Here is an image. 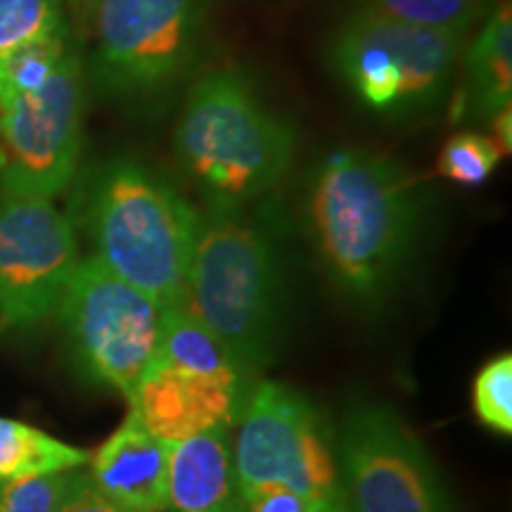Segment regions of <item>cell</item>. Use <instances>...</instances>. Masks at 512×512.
Masks as SVG:
<instances>
[{
  "label": "cell",
  "instance_id": "6da1fadb",
  "mask_svg": "<svg viewBox=\"0 0 512 512\" xmlns=\"http://www.w3.org/2000/svg\"><path fill=\"white\" fill-rule=\"evenodd\" d=\"M306 228L330 280L356 302L387 297L420 230L418 181L394 159L337 150L313 171Z\"/></svg>",
  "mask_w": 512,
  "mask_h": 512
},
{
  "label": "cell",
  "instance_id": "7a4b0ae2",
  "mask_svg": "<svg viewBox=\"0 0 512 512\" xmlns=\"http://www.w3.org/2000/svg\"><path fill=\"white\" fill-rule=\"evenodd\" d=\"M81 223L107 271L159 309L183 302L200 214L169 181L133 159H112L83 190Z\"/></svg>",
  "mask_w": 512,
  "mask_h": 512
},
{
  "label": "cell",
  "instance_id": "3957f363",
  "mask_svg": "<svg viewBox=\"0 0 512 512\" xmlns=\"http://www.w3.org/2000/svg\"><path fill=\"white\" fill-rule=\"evenodd\" d=\"M183 304L249 375L268 366L285 320L283 266L271 230L242 209L209 207L200 216Z\"/></svg>",
  "mask_w": 512,
  "mask_h": 512
},
{
  "label": "cell",
  "instance_id": "277c9868",
  "mask_svg": "<svg viewBox=\"0 0 512 512\" xmlns=\"http://www.w3.org/2000/svg\"><path fill=\"white\" fill-rule=\"evenodd\" d=\"M174 150L211 207L242 209L290 171L297 133L268 110L245 74L216 69L190 88Z\"/></svg>",
  "mask_w": 512,
  "mask_h": 512
},
{
  "label": "cell",
  "instance_id": "5b68a950",
  "mask_svg": "<svg viewBox=\"0 0 512 512\" xmlns=\"http://www.w3.org/2000/svg\"><path fill=\"white\" fill-rule=\"evenodd\" d=\"M465 38L354 12L332 36L328 60L332 74L370 112L408 119L444 102Z\"/></svg>",
  "mask_w": 512,
  "mask_h": 512
},
{
  "label": "cell",
  "instance_id": "8992f818",
  "mask_svg": "<svg viewBox=\"0 0 512 512\" xmlns=\"http://www.w3.org/2000/svg\"><path fill=\"white\" fill-rule=\"evenodd\" d=\"M233 446L242 501L264 486H283L323 512H347L335 437L328 418L304 394L278 382L249 389Z\"/></svg>",
  "mask_w": 512,
  "mask_h": 512
},
{
  "label": "cell",
  "instance_id": "52a82bcc",
  "mask_svg": "<svg viewBox=\"0 0 512 512\" xmlns=\"http://www.w3.org/2000/svg\"><path fill=\"white\" fill-rule=\"evenodd\" d=\"M93 76L102 93L155 100L200 60L204 0H91Z\"/></svg>",
  "mask_w": 512,
  "mask_h": 512
},
{
  "label": "cell",
  "instance_id": "ba28073f",
  "mask_svg": "<svg viewBox=\"0 0 512 512\" xmlns=\"http://www.w3.org/2000/svg\"><path fill=\"white\" fill-rule=\"evenodd\" d=\"M159 313L147 294L81 259L57 309L69 356L83 380L131 394L157 358Z\"/></svg>",
  "mask_w": 512,
  "mask_h": 512
},
{
  "label": "cell",
  "instance_id": "9c48e42d",
  "mask_svg": "<svg viewBox=\"0 0 512 512\" xmlns=\"http://www.w3.org/2000/svg\"><path fill=\"white\" fill-rule=\"evenodd\" d=\"M83 72L69 50L46 86L0 100V195L53 200L79 169Z\"/></svg>",
  "mask_w": 512,
  "mask_h": 512
},
{
  "label": "cell",
  "instance_id": "30bf717a",
  "mask_svg": "<svg viewBox=\"0 0 512 512\" xmlns=\"http://www.w3.org/2000/svg\"><path fill=\"white\" fill-rule=\"evenodd\" d=\"M337 456L347 512H453L425 446L389 406H351Z\"/></svg>",
  "mask_w": 512,
  "mask_h": 512
},
{
  "label": "cell",
  "instance_id": "8fae6325",
  "mask_svg": "<svg viewBox=\"0 0 512 512\" xmlns=\"http://www.w3.org/2000/svg\"><path fill=\"white\" fill-rule=\"evenodd\" d=\"M79 261L74 221L53 200L0 195V323L57 316Z\"/></svg>",
  "mask_w": 512,
  "mask_h": 512
},
{
  "label": "cell",
  "instance_id": "7c38bea8",
  "mask_svg": "<svg viewBox=\"0 0 512 512\" xmlns=\"http://www.w3.org/2000/svg\"><path fill=\"white\" fill-rule=\"evenodd\" d=\"M131 415L152 437L181 441L240 418L247 394L211 377L155 361L131 394Z\"/></svg>",
  "mask_w": 512,
  "mask_h": 512
},
{
  "label": "cell",
  "instance_id": "4fadbf2b",
  "mask_svg": "<svg viewBox=\"0 0 512 512\" xmlns=\"http://www.w3.org/2000/svg\"><path fill=\"white\" fill-rule=\"evenodd\" d=\"M88 463L95 489L121 510L164 512L169 444L152 437L131 413Z\"/></svg>",
  "mask_w": 512,
  "mask_h": 512
},
{
  "label": "cell",
  "instance_id": "5bb4252c",
  "mask_svg": "<svg viewBox=\"0 0 512 512\" xmlns=\"http://www.w3.org/2000/svg\"><path fill=\"white\" fill-rule=\"evenodd\" d=\"M228 427L171 441L166 512H245Z\"/></svg>",
  "mask_w": 512,
  "mask_h": 512
},
{
  "label": "cell",
  "instance_id": "9a60e30c",
  "mask_svg": "<svg viewBox=\"0 0 512 512\" xmlns=\"http://www.w3.org/2000/svg\"><path fill=\"white\" fill-rule=\"evenodd\" d=\"M465 91L453 107L456 119L491 121L512 100L510 0H498L475 41L463 50Z\"/></svg>",
  "mask_w": 512,
  "mask_h": 512
},
{
  "label": "cell",
  "instance_id": "2e32d148",
  "mask_svg": "<svg viewBox=\"0 0 512 512\" xmlns=\"http://www.w3.org/2000/svg\"><path fill=\"white\" fill-rule=\"evenodd\" d=\"M155 361L211 377L249 394L252 382L245 368L235 361L226 344L211 332L188 306L171 304L159 313V342Z\"/></svg>",
  "mask_w": 512,
  "mask_h": 512
},
{
  "label": "cell",
  "instance_id": "e0dca14e",
  "mask_svg": "<svg viewBox=\"0 0 512 512\" xmlns=\"http://www.w3.org/2000/svg\"><path fill=\"white\" fill-rule=\"evenodd\" d=\"M91 453L27 422L0 418V484L12 479L81 470Z\"/></svg>",
  "mask_w": 512,
  "mask_h": 512
},
{
  "label": "cell",
  "instance_id": "ac0fdd59",
  "mask_svg": "<svg viewBox=\"0 0 512 512\" xmlns=\"http://www.w3.org/2000/svg\"><path fill=\"white\" fill-rule=\"evenodd\" d=\"M498 0H358L356 12L467 36Z\"/></svg>",
  "mask_w": 512,
  "mask_h": 512
},
{
  "label": "cell",
  "instance_id": "d6986e66",
  "mask_svg": "<svg viewBox=\"0 0 512 512\" xmlns=\"http://www.w3.org/2000/svg\"><path fill=\"white\" fill-rule=\"evenodd\" d=\"M67 53V38L60 34L0 57V100L34 93L46 86Z\"/></svg>",
  "mask_w": 512,
  "mask_h": 512
},
{
  "label": "cell",
  "instance_id": "ffe728a7",
  "mask_svg": "<svg viewBox=\"0 0 512 512\" xmlns=\"http://www.w3.org/2000/svg\"><path fill=\"white\" fill-rule=\"evenodd\" d=\"M501 159V145L491 136L477 131H458L441 147L437 171L439 176L465 188H479L494 176Z\"/></svg>",
  "mask_w": 512,
  "mask_h": 512
},
{
  "label": "cell",
  "instance_id": "44dd1931",
  "mask_svg": "<svg viewBox=\"0 0 512 512\" xmlns=\"http://www.w3.org/2000/svg\"><path fill=\"white\" fill-rule=\"evenodd\" d=\"M60 34L62 0H0V57Z\"/></svg>",
  "mask_w": 512,
  "mask_h": 512
},
{
  "label": "cell",
  "instance_id": "7402d4cb",
  "mask_svg": "<svg viewBox=\"0 0 512 512\" xmlns=\"http://www.w3.org/2000/svg\"><path fill=\"white\" fill-rule=\"evenodd\" d=\"M472 408L491 432L512 434V356L491 358L472 384Z\"/></svg>",
  "mask_w": 512,
  "mask_h": 512
},
{
  "label": "cell",
  "instance_id": "603a6c76",
  "mask_svg": "<svg viewBox=\"0 0 512 512\" xmlns=\"http://www.w3.org/2000/svg\"><path fill=\"white\" fill-rule=\"evenodd\" d=\"M79 470L36 475L0 484V512H60Z\"/></svg>",
  "mask_w": 512,
  "mask_h": 512
},
{
  "label": "cell",
  "instance_id": "cb8c5ba5",
  "mask_svg": "<svg viewBox=\"0 0 512 512\" xmlns=\"http://www.w3.org/2000/svg\"><path fill=\"white\" fill-rule=\"evenodd\" d=\"M245 512H323L304 496L283 486H264L245 496Z\"/></svg>",
  "mask_w": 512,
  "mask_h": 512
},
{
  "label": "cell",
  "instance_id": "d4e9b609",
  "mask_svg": "<svg viewBox=\"0 0 512 512\" xmlns=\"http://www.w3.org/2000/svg\"><path fill=\"white\" fill-rule=\"evenodd\" d=\"M60 512H126L119 505H114L110 498H105L95 489L88 472L79 470V477L72 486V494L67 496V501L60 508Z\"/></svg>",
  "mask_w": 512,
  "mask_h": 512
},
{
  "label": "cell",
  "instance_id": "484cf974",
  "mask_svg": "<svg viewBox=\"0 0 512 512\" xmlns=\"http://www.w3.org/2000/svg\"><path fill=\"white\" fill-rule=\"evenodd\" d=\"M491 126H494L496 136L494 140L501 145L503 155H510V147H512V110L505 107L503 112H498L494 119H491Z\"/></svg>",
  "mask_w": 512,
  "mask_h": 512
},
{
  "label": "cell",
  "instance_id": "4316f807",
  "mask_svg": "<svg viewBox=\"0 0 512 512\" xmlns=\"http://www.w3.org/2000/svg\"><path fill=\"white\" fill-rule=\"evenodd\" d=\"M3 328H5V325H3V323H0V330H3Z\"/></svg>",
  "mask_w": 512,
  "mask_h": 512
}]
</instances>
